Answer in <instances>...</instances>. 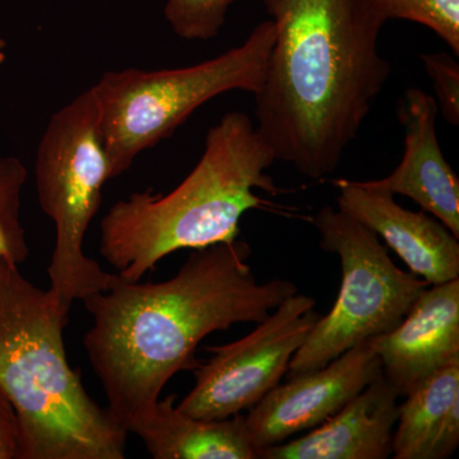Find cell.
Returning <instances> with one entry per match:
<instances>
[{
  "label": "cell",
  "instance_id": "cell-1",
  "mask_svg": "<svg viewBox=\"0 0 459 459\" xmlns=\"http://www.w3.org/2000/svg\"><path fill=\"white\" fill-rule=\"evenodd\" d=\"M250 255L237 238L193 250L170 280L117 276L107 291L84 299L92 325L83 346L120 427L128 431L175 374L198 367L204 338L238 323L258 325L298 292L291 281L258 282Z\"/></svg>",
  "mask_w": 459,
  "mask_h": 459
},
{
  "label": "cell",
  "instance_id": "cell-2",
  "mask_svg": "<svg viewBox=\"0 0 459 459\" xmlns=\"http://www.w3.org/2000/svg\"><path fill=\"white\" fill-rule=\"evenodd\" d=\"M276 27L256 129L310 179L337 170L391 75L370 0H261Z\"/></svg>",
  "mask_w": 459,
  "mask_h": 459
},
{
  "label": "cell",
  "instance_id": "cell-3",
  "mask_svg": "<svg viewBox=\"0 0 459 459\" xmlns=\"http://www.w3.org/2000/svg\"><path fill=\"white\" fill-rule=\"evenodd\" d=\"M273 150L246 113L223 115L205 135L204 155L168 195L133 193L101 220L100 255L117 276L137 282L165 256L235 240L247 211L262 207L255 189L279 195L268 169Z\"/></svg>",
  "mask_w": 459,
  "mask_h": 459
},
{
  "label": "cell",
  "instance_id": "cell-4",
  "mask_svg": "<svg viewBox=\"0 0 459 459\" xmlns=\"http://www.w3.org/2000/svg\"><path fill=\"white\" fill-rule=\"evenodd\" d=\"M69 309L0 258V391L20 425V459H123L128 431L66 358Z\"/></svg>",
  "mask_w": 459,
  "mask_h": 459
},
{
  "label": "cell",
  "instance_id": "cell-5",
  "mask_svg": "<svg viewBox=\"0 0 459 459\" xmlns=\"http://www.w3.org/2000/svg\"><path fill=\"white\" fill-rule=\"evenodd\" d=\"M276 39L273 21L258 23L247 40L221 56L183 68L107 72L93 84L101 108L108 180L137 157L170 138L205 102L230 91L262 89Z\"/></svg>",
  "mask_w": 459,
  "mask_h": 459
},
{
  "label": "cell",
  "instance_id": "cell-6",
  "mask_svg": "<svg viewBox=\"0 0 459 459\" xmlns=\"http://www.w3.org/2000/svg\"><path fill=\"white\" fill-rule=\"evenodd\" d=\"M108 180L101 108L90 87L51 115L35 159L39 204L56 226L49 290L69 310L74 301L107 291L117 277L84 253Z\"/></svg>",
  "mask_w": 459,
  "mask_h": 459
},
{
  "label": "cell",
  "instance_id": "cell-7",
  "mask_svg": "<svg viewBox=\"0 0 459 459\" xmlns=\"http://www.w3.org/2000/svg\"><path fill=\"white\" fill-rule=\"evenodd\" d=\"M314 225L322 249L340 258L342 280L331 312L320 316L290 361L287 379L318 370L347 350L392 331L428 287L395 265L376 232L340 210L322 208Z\"/></svg>",
  "mask_w": 459,
  "mask_h": 459
},
{
  "label": "cell",
  "instance_id": "cell-8",
  "mask_svg": "<svg viewBox=\"0 0 459 459\" xmlns=\"http://www.w3.org/2000/svg\"><path fill=\"white\" fill-rule=\"evenodd\" d=\"M316 300L296 292L258 327L235 342L205 347L212 358L199 364L195 385L178 409L192 418L223 420L255 407L289 369L290 361L320 318Z\"/></svg>",
  "mask_w": 459,
  "mask_h": 459
},
{
  "label": "cell",
  "instance_id": "cell-9",
  "mask_svg": "<svg viewBox=\"0 0 459 459\" xmlns=\"http://www.w3.org/2000/svg\"><path fill=\"white\" fill-rule=\"evenodd\" d=\"M382 374L367 341L318 370L289 377L244 415L250 444L256 453L319 427Z\"/></svg>",
  "mask_w": 459,
  "mask_h": 459
},
{
  "label": "cell",
  "instance_id": "cell-10",
  "mask_svg": "<svg viewBox=\"0 0 459 459\" xmlns=\"http://www.w3.org/2000/svg\"><path fill=\"white\" fill-rule=\"evenodd\" d=\"M337 204L341 212L367 226L406 263L411 273L428 285L459 279L458 238L425 211L406 210L394 195L368 181L340 179Z\"/></svg>",
  "mask_w": 459,
  "mask_h": 459
},
{
  "label": "cell",
  "instance_id": "cell-11",
  "mask_svg": "<svg viewBox=\"0 0 459 459\" xmlns=\"http://www.w3.org/2000/svg\"><path fill=\"white\" fill-rule=\"evenodd\" d=\"M400 397L459 361V279L425 287L397 327L368 341Z\"/></svg>",
  "mask_w": 459,
  "mask_h": 459
},
{
  "label": "cell",
  "instance_id": "cell-12",
  "mask_svg": "<svg viewBox=\"0 0 459 459\" xmlns=\"http://www.w3.org/2000/svg\"><path fill=\"white\" fill-rule=\"evenodd\" d=\"M437 115L433 96L416 87L407 90L398 107L404 129L402 161L388 177L368 183L412 199L459 238V179L437 141Z\"/></svg>",
  "mask_w": 459,
  "mask_h": 459
},
{
  "label": "cell",
  "instance_id": "cell-13",
  "mask_svg": "<svg viewBox=\"0 0 459 459\" xmlns=\"http://www.w3.org/2000/svg\"><path fill=\"white\" fill-rule=\"evenodd\" d=\"M398 395L385 376L309 433L267 448L261 459H385L398 419Z\"/></svg>",
  "mask_w": 459,
  "mask_h": 459
},
{
  "label": "cell",
  "instance_id": "cell-14",
  "mask_svg": "<svg viewBox=\"0 0 459 459\" xmlns=\"http://www.w3.org/2000/svg\"><path fill=\"white\" fill-rule=\"evenodd\" d=\"M177 395L159 400L129 425L155 459H256L246 416L201 420L175 406Z\"/></svg>",
  "mask_w": 459,
  "mask_h": 459
},
{
  "label": "cell",
  "instance_id": "cell-15",
  "mask_svg": "<svg viewBox=\"0 0 459 459\" xmlns=\"http://www.w3.org/2000/svg\"><path fill=\"white\" fill-rule=\"evenodd\" d=\"M459 400V361L425 377L398 404L397 429L392 439L394 459H425L435 431Z\"/></svg>",
  "mask_w": 459,
  "mask_h": 459
},
{
  "label": "cell",
  "instance_id": "cell-16",
  "mask_svg": "<svg viewBox=\"0 0 459 459\" xmlns=\"http://www.w3.org/2000/svg\"><path fill=\"white\" fill-rule=\"evenodd\" d=\"M29 178L16 156H0V258L20 265L30 255L21 217L22 193Z\"/></svg>",
  "mask_w": 459,
  "mask_h": 459
},
{
  "label": "cell",
  "instance_id": "cell-17",
  "mask_svg": "<svg viewBox=\"0 0 459 459\" xmlns=\"http://www.w3.org/2000/svg\"><path fill=\"white\" fill-rule=\"evenodd\" d=\"M389 20L419 23L437 33L459 56V0H370Z\"/></svg>",
  "mask_w": 459,
  "mask_h": 459
},
{
  "label": "cell",
  "instance_id": "cell-18",
  "mask_svg": "<svg viewBox=\"0 0 459 459\" xmlns=\"http://www.w3.org/2000/svg\"><path fill=\"white\" fill-rule=\"evenodd\" d=\"M238 0H166L164 16L175 35L184 40L217 38L229 9Z\"/></svg>",
  "mask_w": 459,
  "mask_h": 459
},
{
  "label": "cell",
  "instance_id": "cell-19",
  "mask_svg": "<svg viewBox=\"0 0 459 459\" xmlns=\"http://www.w3.org/2000/svg\"><path fill=\"white\" fill-rule=\"evenodd\" d=\"M422 63L433 81L439 113L451 126H459V65L446 51L422 54Z\"/></svg>",
  "mask_w": 459,
  "mask_h": 459
},
{
  "label": "cell",
  "instance_id": "cell-20",
  "mask_svg": "<svg viewBox=\"0 0 459 459\" xmlns=\"http://www.w3.org/2000/svg\"><path fill=\"white\" fill-rule=\"evenodd\" d=\"M459 444V400L451 407L437 427L433 440L429 446L427 458L446 459L451 457Z\"/></svg>",
  "mask_w": 459,
  "mask_h": 459
},
{
  "label": "cell",
  "instance_id": "cell-21",
  "mask_svg": "<svg viewBox=\"0 0 459 459\" xmlns=\"http://www.w3.org/2000/svg\"><path fill=\"white\" fill-rule=\"evenodd\" d=\"M0 459H20V425L16 411L0 391Z\"/></svg>",
  "mask_w": 459,
  "mask_h": 459
},
{
  "label": "cell",
  "instance_id": "cell-22",
  "mask_svg": "<svg viewBox=\"0 0 459 459\" xmlns=\"http://www.w3.org/2000/svg\"><path fill=\"white\" fill-rule=\"evenodd\" d=\"M4 60H5L4 51H3V49H0V65H2L3 63H4Z\"/></svg>",
  "mask_w": 459,
  "mask_h": 459
},
{
  "label": "cell",
  "instance_id": "cell-23",
  "mask_svg": "<svg viewBox=\"0 0 459 459\" xmlns=\"http://www.w3.org/2000/svg\"><path fill=\"white\" fill-rule=\"evenodd\" d=\"M5 48V41L3 40V39H0V49H4Z\"/></svg>",
  "mask_w": 459,
  "mask_h": 459
}]
</instances>
